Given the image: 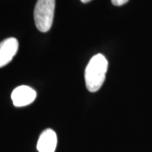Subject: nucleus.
I'll list each match as a JSON object with an SVG mask.
<instances>
[{"instance_id":"nucleus-1","label":"nucleus","mask_w":152,"mask_h":152,"mask_svg":"<svg viewBox=\"0 0 152 152\" xmlns=\"http://www.w3.org/2000/svg\"><path fill=\"white\" fill-rule=\"evenodd\" d=\"M108 68V62L101 53L95 55L90 60L85 71V80L87 90L96 92L102 86Z\"/></svg>"},{"instance_id":"nucleus-2","label":"nucleus","mask_w":152,"mask_h":152,"mask_svg":"<svg viewBox=\"0 0 152 152\" xmlns=\"http://www.w3.org/2000/svg\"><path fill=\"white\" fill-rule=\"evenodd\" d=\"M55 4V0H37L34 10V20L40 31L48 32L52 27Z\"/></svg>"},{"instance_id":"nucleus-3","label":"nucleus","mask_w":152,"mask_h":152,"mask_svg":"<svg viewBox=\"0 0 152 152\" xmlns=\"http://www.w3.org/2000/svg\"><path fill=\"white\" fill-rule=\"evenodd\" d=\"M37 97V92L31 87L20 86L16 87L11 94V99L14 105L17 107H21L31 104Z\"/></svg>"},{"instance_id":"nucleus-4","label":"nucleus","mask_w":152,"mask_h":152,"mask_svg":"<svg viewBox=\"0 0 152 152\" xmlns=\"http://www.w3.org/2000/svg\"><path fill=\"white\" fill-rule=\"evenodd\" d=\"M19 42L16 38L10 37L0 42V68L7 65L16 54Z\"/></svg>"},{"instance_id":"nucleus-5","label":"nucleus","mask_w":152,"mask_h":152,"mask_svg":"<svg viewBox=\"0 0 152 152\" xmlns=\"http://www.w3.org/2000/svg\"><path fill=\"white\" fill-rule=\"evenodd\" d=\"M58 139L57 134L51 129H47L41 134L37 141L38 152H55Z\"/></svg>"},{"instance_id":"nucleus-6","label":"nucleus","mask_w":152,"mask_h":152,"mask_svg":"<svg viewBox=\"0 0 152 152\" xmlns=\"http://www.w3.org/2000/svg\"><path fill=\"white\" fill-rule=\"evenodd\" d=\"M128 2H129V0H112L113 4L115 6H122Z\"/></svg>"},{"instance_id":"nucleus-7","label":"nucleus","mask_w":152,"mask_h":152,"mask_svg":"<svg viewBox=\"0 0 152 152\" xmlns=\"http://www.w3.org/2000/svg\"><path fill=\"white\" fill-rule=\"evenodd\" d=\"M82 3H84V4H86V3H89V2H91V0H80Z\"/></svg>"}]
</instances>
